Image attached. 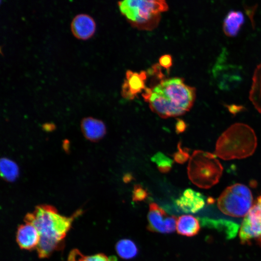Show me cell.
<instances>
[{
    "label": "cell",
    "instance_id": "5",
    "mask_svg": "<svg viewBox=\"0 0 261 261\" xmlns=\"http://www.w3.org/2000/svg\"><path fill=\"white\" fill-rule=\"evenodd\" d=\"M217 157L202 150L194 151L188 167V177L194 184L207 189L218 182L223 169Z\"/></svg>",
    "mask_w": 261,
    "mask_h": 261
},
{
    "label": "cell",
    "instance_id": "18",
    "mask_svg": "<svg viewBox=\"0 0 261 261\" xmlns=\"http://www.w3.org/2000/svg\"><path fill=\"white\" fill-rule=\"evenodd\" d=\"M116 249L118 255L124 259H131L138 253L135 244L131 240L124 239L119 240L116 244Z\"/></svg>",
    "mask_w": 261,
    "mask_h": 261
},
{
    "label": "cell",
    "instance_id": "23",
    "mask_svg": "<svg viewBox=\"0 0 261 261\" xmlns=\"http://www.w3.org/2000/svg\"><path fill=\"white\" fill-rule=\"evenodd\" d=\"M177 149V151L173 155L174 160L177 163L183 164L189 158V153L186 149H183L181 147L180 143L178 144Z\"/></svg>",
    "mask_w": 261,
    "mask_h": 261
},
{
    "label": "cell",
    "instance_id": "27",
    "mask_svg": "<svg viewBox=\"0 0 261 261\" xmlns=\"http://www.w3.org/2000/svg\"><path fill=\"white\" fill-rule=\"evenodd\" d=\"M131 176L129 175H126L124 176V180L125 182H129L131 179Z\"/></svg>",
    "mask_w": 261,
    "mask_h": 261
},
{
    "label": "cell",
    "instance_id": "6",
    "mask_svg": "<svg viewBox=\"0 0 261 261\" xmlns=\"http://www.w3.org/2000/svg\"><path fill=\"white\" fill-rule=\"evenodd\" d=\"M253 204L250 189L240 183L226 188L217 201L218 207L223 214L236 218L245 217Z\"/></svg>",
    "mask_w": 261,
    "mask_h": 261
},
{
    "label": "cell",
    "instance_id": "24",
    "mask_svg": "<svg viewBox=\"0 0 261 261\" xmlns=\"http://www.w3.org/2000/svg\"><path fill=\"white\" fill-rule=\"evenodd\" d=\"M253 206L256 209L261 221V195L257 198ZM256 242L261 247V236L256 240Z\"/></svg>",
    "mask_w": 261,
    "mask_h": 261
},
{
    "label": "cell",
    "instance_id": "21",
    "mask_svg": "<svg viewBox=\"0 0 261 261\" xmlns=\"http://www.w3.org/2000/svg\"><path fill=\"white\" fill-rule=\"evenodd\" d=\"M152 161L157 165L159 170L161 173L169 172L173 164V160L161 152H158L151 158Z\"/></svg>",
    "mask_w": 261,
    "mask_h": 261
},
{
    "label": "cell",
    "instance_id": "20",
    "mask_svg": "<svg viewBox=\"0 0 261 261\" xmlns=\"http://www.w3.org/2000/svg\"><path fill=\"white\" fill-rule=\"evenodd\" d=\"M68 261H116V260L114 257H108L102 253L85 256L77 249H74L70 252Z\"/></svg>",
    "mask_w": 261,
    "mask_h": 261
},
{
    "label": "cell",
    "instance_id": "3",
    "mask_svg": "<svg viewBox=\"0 0 261 261\" xmlns=\"http://www.w3.org/2000/svg\"><path fill=\"white\" fill-rule=\"evenodd\" d=\"M257 145V137L252 128L246 124L237 123L219 137L215 153L224 160L244 159L254 153Z\"/></svg>",
    "mask_w": 261,
    "mask_h": 261
},
{
    "label": "cell",
    "instance_id": "15",
    "mask_svg": "<svg viewBox=\"0 0 261 261\" xmlns=\"http://www.w3.org/2000/svg\"><path fill=\"white\" fill-rule=\"evenodd\" d=\"M199 221L203 226L224 231L227 238L232 239L237 234L239 226L236 223L227 220H214L208 218H200Z\"/></svg>",
    "mask_w": 261,
    "mask_h": 261
},
{
    "label": "cell",
    "instance_id": "19",
    "mask_svg": "<svg viewBox=\"0 0 261 261\" xmlns=\"http://www.w3.org/2000/svg\"><path fill=\"white\" fill-rule=\"evenodd\" d=\"M0 172L2 177L8 181H13L19 173L16 164L10 159L3 158L0 161Z\"/></svg>",
    "mask_w": 261,
    "mask_h": 261
},
{
    "label": "cell",
    "instance_id": "8",
    "mask_svg": "<svg viewBox=\"0 0 261 261\" xmlns=\"http://www.w3.org/2000/svg\"><path fill=\"white\" fill-rule=\"evenodd\" d=\"M224 58L220 56L213 68V74L220 88L228 90L238 85L242 78L240 68L226 63Z\"/></svg>",
    "mask_w": 261,
    "mask_h": 261
},
{
    "label": "cell",
    "instance_id": "14",
    "mask_svg": "<svg viewBox=\"0 0 261 261\" xmlns=\"http://www.w3.org/2000/svg\"><path fill=\"white\" fill-rule=\"evenodd\" d=\"M200 229V221L191 215H182L177 220L176 230L179 234L193 236L198 233Z\"/></svg>",
    "mask_w": 261,
    "mask_h": 261
},
{
    "label": "cell",
    "instance_id": "9",
    "mask_svg": "<svg viewBox=\"0 0 261 261\" xmlns=\"http://www.w3.org/2000/svg\"><path fill=\"white\" fill-rule=\"evenodd\" d=\"M205 202V198L202 193L188 188L175 201V204L184 213H195L204 207Z\"/></svg>",
    "mask_w": 261,
    "mask_h": 261
},
{
    "label": "cell",
    "instance_id": "7",
    "mask_svg": "<svg viewBox=\"0 0 261 261\" xmlns=\"http://www.w3.org/2000/svg\"><path fill=\"white\" fill-rule=\"evenodd\" d=\"M147 229L152 232L170 233L176 229L177 218L168 214L157 204H150L147 215Z\"/></svg>",
    "mask_w": 261,
    "mask_h": 261
},
{
    "label": "cell",
    "instance_id": "17",
    "mask_svg": "<svg viewBox=\"0 0 261 261\" xmlns=\"http://www.w3.org/2000/svg\"><path fill=\"white\" fill-rule=\"evenodd\" d=\"M249 98L255 108L261 113V63L254 71Z\"/></svg>",
    "mask_w": 261,
    "mask_h": 261
},
{
    "label": "cell",
    "instance_id": "1",
    "mask_svg": "<svg viewBox=\"0 0 261 261\" xmlns=\"http://www.w3.org/2000/svg\"><path fill=\"white\" fill-rule=\"evenodd\" d=\"M81 213L78 210L70 217L64 216L54 206L43 204L37 206L32 212L26 215L24 221L32 224L40 234L36 249L40 258H47L62 247L63 241L73 220Z\"/></svg>",
    "mask_w": 261,
    "mask_h": 261
},
{
    "label": "cell",
    "instance_id": "10",
    "mask_svg": "<svg viewBox=\"0 0 261 261\" xmlns=\"http://www.w3.org/2000/svg\"><path fill=\"white\" fill-rule=\"evenodd\" d=\"M96 29L94 19L85 14L75 15L71 23V29L73 35L79 40H86L91 38L95 32Z\"/></svg>",
    "mask_w": 261,
    "mask_h": 261
},
{
    "label": "cell",
    "instance_id": "11",
    "mask_svg": "<svg viewBox=\"0 0 261 261\" xmlns=\"http://www.w3.org/2000/svg\"><path fill=\"white\" fill-rule=\"evenodd\" d=\"M40 234L36 227L31 223L25 221L17 229L16 240L19 247L23 249L36 248L40 241Z\"/></svg>",
    "mask_w": 261,
    "mask_h": 261
},
{
    "label": "cell",
    "instance_id": "16",
    "mask_svg": "<svg viewBox=\"0 0 261 261\" xmlns=\"http://www.w3.org/2000/svg\"><path fill=\"white\" fill-rule=\"evenodd\" d=\"M144 76L138 73H128L127 81L124 85V96L129 99H132L135 95L143 89Z\"/></svg>",
    "mask_w": 261,
    "mask_h": 261
},
{
    "label": "cell",
    "instance_id": "13",
    "mask_svg": "<svg viewBox=\"0 0 261 261\" xmlns=\"http://www.w3.org/2000/svg\"><path fill=\"white\" fill-rule=\"evenodd\" d=\"M245 16L240 11L230 10L225 17L223 23V30L225 35L235 36L245 22Z\"/></svg>",
    "mask_w": 261,
    "mask_h": 261
},
{
    "label": "cell",
    "instance_id": "4",
    "mask_svg": "<svg viewBox=\"0 0 261 261\" xmlns=\"http://www.w3.org/2000/svg\"><path fill=\"white\" fill-rule=\"evenodd\" d=\"M121 13L132 24L140 29H150L159 23L160 13L167 10L161 0H126L118 2Z\"/></svg>",
    "mask_w": 261,
    "mask_h": 261
},
{
    "label": "cell",
    "instance_id": "2",
    "mask_svg": "<svg viewBox=\"0 0 261 261\" xmlns=\"http://www.w3.org/2000/svg\"><path fill=\"white\" fill-rule=\"evenodd\" d=\"M143 97L152 111L166 118L182 115L189 111L195 99L196 89L182 79L174 77L147 89Z\"/></svg>",
    "mask_w": 261,
    "mask_h": 261
},
{
    "label": "cell",
    "instance_id": "22",
    "mask_svg": "<svg viewBox=\"0 0 261 261\" xmlns=\"http://www.w3.org/2000/svg\"><path fill=\"white\" fill-rule=\"evenodd\" d=\"M148 195L146 189L140 185H135L132 191V200L134 202H140L145 200Z\"/></svg>",
    "mask_w": 261,
    "mask_h": 261
},
{
    "label": "cell",
    "instance_id": "12",
    "mask_svg": "<svg viewBox=\"0 0 261 261\" xmlns=\"http://www.w3.org/2000/svg\"><path fill=\"white\" fill-rule=\"evenodd\" d=\"M81 128L85 137L93 141L101 139L106 132V128L103 122L92 117H87L83 119Z\"/></svg>",
    "mask_w": 261,
    "mask_h": 261
},
{
    "label": "cell",
    "instance_id": "25",
    "mask_svg": "<svg viewBox=\"0 0 261 261\" xmlns=\"http://www.w3.org/2000/svg\"><path fill=\"white\" fill-rule=\"evenodd\" d=\"M160 62L162 66L168 68L171 65L172 58L169 55H164L160 58Z\"/></svg>",
    "mask_w": 261,
    "mask_h": 261
},
{
    "label": "cell",
    "instance_id": "26",
    "mask_svg": "<svg viewBox=\"0 0 261 261\" xmlns=\"http://www.w3.org/2000/svg\"><path fill=\"white\" fill-rule=\"evenodd\" d=\"M186 128V124L185 122L183 120L178 119L175 125L176 132L177 133H181L185 131Z\"/></svg>",
    "mask_w": 261,
    "mask_h": 261
}]
</instances>
